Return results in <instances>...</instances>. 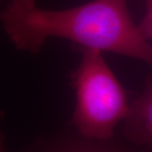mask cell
Returning a JSON list of instances; mask_svg holds the SVG:
<instances>
[{
	"label": "cell",
	"mask_w": 152,
	"mask_h": 152,
	"mask_svg": "<svg viewBox=\"0 0 152 152\" xmlns=\"http://www.w3.org/2000/svg\"><path fill=\"white\" fill-rule=\"evenodd\" d=\"M3 29L19 50L37 53L51 37L80 51L109 52L152 67V45L134 22L126 0H92L64 10L40 8L36 0H11L0 14Z\"/></svg>",
	"instance_id": "1"
},
{
	"label": "cell",
	"mask_w": 152,
	"mask_h": 152,
	"mask_svg": "<svg viewBox=\"0 0 152 152\" xmlns=\"http://www.w3.org/2000/svg\"><path fill=\"white\" fill-rule=\"evenodd\" d=\"M80 52V63L70 76L75 92L71 127L88 139H112L129 111L127 93L102 52L92 49Z\"/></svg>",
	"instance_id": "2"
},
{
	"label": "cell",
	"mask_w": 152,
	"mask_h": 152,
	"mask_svg": "<svg viewBox=\"0 0 152 152\" xmlns=\"http://www.w3.org/2000/svg\"><path fill=\"white\" fill-rule=\"evenodd\" d=\"M24 152H132L115 139H88L72 127L37 140Z\"/></svg>",
	"instance_id": "3"
},
{
	"label": "cell",
	"mask_w": 152,
	"mask_h": 152,
	"mask_svg": "<svg viewBox=\"0 0 152 152\" xmlns=\"http://www.w3.org/2000/svg\"><path fill=\"white\" fill-rule=\"evenodd\" d=\"M123 124L128 140L152 151V76L148 79L141 96L130 103Z\"/></svg>",
	"instance_id": "4"
},
{
	"label": "cell",
	"mask_w": 152,
	"mask_h": 152,
	"mask_svg": "<svg viewBox=\"0 0 152 152\" xmlns=\"http://www.w3.org/2000/svg\"><path fill=\"white\" fill-rule=\"evenodd\" d=\"M145 4V14L139 25L140 32L148 41H152V0H144Z\"/></svg>",
	"instance_id": "5"
},
{
	"label": "cell",
	"mask_w": 152,
	"mask_h": 152,
	"mask_svg": "<svg viewBox=\"0 0 152 152\" xmlns=\"http://www.w3.org/2000/svg\"><path fill=\"white\" fill-rule=\"evenodd\" d=\"M4 118L3 112H0V152H7L4 147V135L2 129V121Z\"/></svg>",
	"instance_id": "6"
},
{
	"label": "cell",
	"mask_w": 152,
	"mask_h": 152,
	"mask_svg": "<svg viewBox=\"0 0 152 152\" xmlns=\"http://www.w3.org/2000/svg\"><path fill=\"white\" fill-rule=\"evenodd\" d=\"M3 1H4V0H0V4H1V3H2Z\"/></svg>",
	"instance_id": "7"
}]
</instances>
